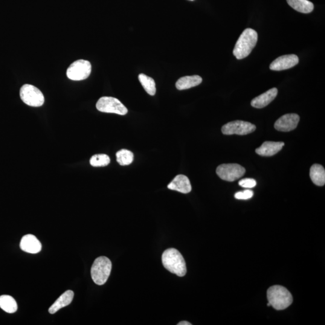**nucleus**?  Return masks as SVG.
<instances>
[{
  "mask_svg": "<svg viewBox=\"0 0 325 325\" xmlns=\"http://www.w3.org/2000/svg\"><path fill=\"white\" fill-rule=\"evenodd\" d=\"M112 262L106 257H100L93 263L91 277L94 282L101 286L107 282L112 270Z\"/></svg>",
  "mask_w": 325,
  "mask_h": 325,
  "instance_id": "obj_4",
  "label": "nucleus"
},
{
  "mask_svg": "<svg viewBox=\"0 0 325 325\" xmlns=\"http://www.w3.org/2000/svg\"><path fill=\"white\" fill-rule=\"evenodd\" d=\"M110 159L106 155H96L90 160V164L94 167H103L109 164Z\"/></svg>",
  "mask_w": 325,
  "mask_h": 325,
  "instance_id": "obj_23",
  "label": "nucleus"
},
{
  "mask_svg": "<svg viewBox=\"0 0 325 325\" xmlns=\"http://www.w3.org/2000/svg\"><path fill=\"white\" fill-rule=\"evenodd\" d=\"M267 297L271 307L277 310H283L291 306L293 297L288 290L281 286H274L268 289Z\"/></svg>",
  "mask_w": 325,
  "mask_h": 325,
  "instance_id": "obj_3",
  "label": "nucleus"
},
{
  "mask_svg": "<svg viewBox=\"0 0 325 325\" xmlns=\"http://www.w3.org/2000/svg\"><path fill=\"white\" fill-rule=\"evenodd\" d=\"M202 78L199 75H192V76H185L179 78L176 81V88L179 91L188 89L193 87L198 86L202 83Z\"/></svg>",
  "mask_w": 325,
  "mask_h": 325,
  "instance_id": "obj_17",
  "label": "nucleus"
},
{
  "mask_svg": "<svg viewBox=\"0 0 325 325\" xmlns=\"http://www.w3.org/2000/svg\"><path fill=\"white\" fill-rule=\"evenodd\" d=\"M97 109L104 113H115L120 115H126L128 110L117 98L110 97L101 98L97 103Z\"/></svg>",
  "mask_w": 325,
  "mask_h": 325,
  "instance_id": "obj_7",
  "label": "nucleus"
},
{
  "mask_svg": "<svg viewBox=\"0 0 325 325\" xmlns=\"http://www.w3.org/2000/svg\"><path fill=\"white\" fill-rule=\"evenodd\" d=\"M245 167L236 163L222 164L217 167L216 173L220 178L233 182L245 175Z\"/></svg>",
  "mask_w": 325,
  "mask_h": 325,
  "instance_id": "obj_8",
  "label": "nucleus"
},
{
  "mask_svg": "<svg viewBox=\"0 0 325 325\" xmlns=\"http://www.w3.org/2000/svg\"><path fill=\"white\" fill-rule=\"evenodd\" d=\"M91 70V64L89 61L78 60L69 66L66 71V75L71 80H83L89 77Z\"/></svg>",
  "mask_w": 325,
  "mask_h": 325,
  "instance_id": "obj_6",
  "label": "nucleus"
},
{
  "mask_svg": "<svg viewBox=\"0 0 325 325\" xmlns=\"http://www.w3.org/2000/svg\"><path fill=\"white\" fill-rule=\"evenodd\" d=\"M256 130V126L248 122L235 121L226 124L222 128V132L225 135H246Z\"/></svg>",
  "mask_w": 325,
  "mask_h": 325,
  "instance_id": "obj_9",
  "label": "nucleus"
},
{
  "mask_svg": "<svg viewBox=\"0 0 325 325\" xmlns=\"http://www.w3.org/2000/svg\"><path fill=\"white\" fill-rule=\"evenodd\" d=\"M139 80L148 94L152 96L156 94V83L153 78L145 74H141L139 75Z\"/></svg>",
  "mask_w": 325,
  "mask_h": 325,
  "instance_id": "obj_21",
  "label": "nucleus"
},
{
  "mask_svg": "<svg viewBox=\"0 0 325 325\" xmlns=\"http://www.w3.org/2000/svg\"><path fill=\"white\" fill-rule=\"evenodd\" d=\"M20 97L27 105L40 107L44 103L45 98L41 91L36 87L26 84L20 89Z\"/></svg>",
  "mask_w": 325,
  "mask_h": 325,
  "instance_id": "obj_5",
  "label": "nucleus"
},
{
  "mask_svg": "<svg viewBox=\"0 0 325 325\" xmlns=\"http://www.w3.org/2000/svg\"><path fill=\"white\" fill-rule=\"evenodd\" d=\"M169 189L179 191L182 193H188L191 190L189 179L184 175H178L175 177L170 183L167 185Z\"/></svg>",
  "mask_w": 325,
  "mask_h": 325,
  "instance_id": "obj_13",
  "label": "nucleus"
},
{
  "mask_svg": "<svg viewBox=\"0 0 325 325\" xmlns=\"http://www.w3.org/2000/svg\"><path fill=\"white\" fill-rule=\"evenodd\" d=\"M190 1H193V0H190Z\"/></svg>",
  "mask_w": 325,
  "mask_h": 325,
  "instance_id": "obj_27",
  "label": "nucleus"
},
{
  "mask_svg": "<svg viewBox=\"0 0 325 325\" xmlns=\"http://www.w3.org/2000/svg\"><path fill=\"white\" fill-rule=\"evenodd\" d=\"M0 308L7 313H14L18 310V305L10 296L2 295L0 297Z\"/></svg>",
  "mask_w": 325,
  "mask_h": 325,
  "instance_id": "obj_20",
  "label": "nucleus"
},
{
  "mask_svg": "<svg viewBox=\"0 0 325 325\" xmlns=\"http://www.w3.org/2000/svg\"><path fill=\"white\" fill-rule=\"evenodd\" d=\"M239 184L240 186L244 188H253L256 186L257 182L254 179L245 178L240 180Z\"/></svg>",
  "mask_w": 325,
  "mask_h": 325,
  "instance_id": "obj_25",
  "label": "nucleus"
},
{
  "mask_svg": "<svg viewBox=\"0 0 325 325\" xmlns=\"http://www.w3.org/2000/svg\"><path fill=\"white\" fill-rule=\"evenodd\" d=\"M300 120V116L295 113L284 115L275 122L274 127L278 131L289 132L297 127Z\"/></svg>",
  "mask_w": 325,
  "mask_h": 325,
  "instance_id": "obj_10",
  "label": "nucleus"
},
{
  "mask_svg": "<svg viewBox=\"0 0 325 325\" xmlns=\"http://www.w3.org/2000/svg\"><path fill=\"white\" fill-rule=\"evenodd\" d=\"M162 263L168 271L178 277L186 274L187 268L183 257L177 249L170 248L162 254Z\"/></svg>",
  "mask_w": 325,
  "mask_h": 325,
  "instance_id": "obj_1",
  "label": "nucleus"
},
{
  "mask_svg": "<svg viewBox=\"0 0 325 325\" xmlns=\"http://www.w3.org/2000/svg\"><path fill=\"white\" fill-rule=\"evenodd\" d=\"M253 196V191L246 190L242 191H238L235 194L234 197L237 199L247 200L251 199Z\"/></svg>",
  "mask_w": 325,
  "mask_h": 325,
  "instance_id": "obj_24",
  "label": "nucleus"
},
{
  "mask_svg": "<svg viewBox=\"0 0 325 325\" xmlns=\"http://www.w3.org/2000/svg\"><path fill=\"white\" fill-rule=\"evenodd\" d=\"M20 248L27 253L37 254L41 251L42 245L35 236L27 234L22 238Z\"/></svg>",
  "mask_w": 325,
  "mask_h": 325,
  "instance_id": "obj_12",
  "label": "nucleus"
},
{
  "mask_svg": "<svg viewBox=\"0 0 325 325\" xmlns=\"http://www.w3.org/2000/svg\"><path fill=\"white\" fill-rule=\"evenodd\" d=\"M287 3L294 9L303 13H310L314 10V4L309 0H287Z\"/></svg>",
  "mask_w": 325,
  "mask_h": 325,
  "instance_id": "obj_19",
  "label": "nucleus"
},
{
  "mask_svg": "<svg viewBox=\"0 0 325 325\" xmlns=\"http://www.w3.org/2000/svg\"><path fill=\"white\" fill-rule=\"evenodd\" d=\"M284 145V142H265L255 150V152L261 156L271 157L280 152Z\"/></svg>",
  "mask_w": 325,
  "mask_h": 325,
  "instance_id": "obj_14",
  "label": "nucleus"
},
{
  "mask_svg": "<svg viewBox=\"0 0 325 325\" xmlns=\"http://www.w3.org/2000/svg\"><path fill=\"white\" fill-rule=\"evenodd\" d=\"M278 94V89L272 88L264 94L255 98L251 101V106L257 109H262L269 105L275 100Z\"/></svg>",
  "mask_w": 325,
  "mask_h": 325,
  "instance_id": "obj_15",
  "label": "nucleus"
},
{
  "mask_svg": "<svg viewBox=\"0 0 325 325\" xmlns=\"http://www.w3.org/2000/svg\"><path fill=\"white\" fill-rule=\"evenodd\" d=\"M191 325L192 324L186 321H182L181 322H179V324H178V325Z\"/></svg>",
  "mask_w": 325,
  "mask_h": 325,
  "instance_id": "obj_26",
  "label": "nucleus"
},
{
  "mask_svg": "<svg viewBox=\"0 0 325 325\" xmlns=\"http://www.w3.org/2000/svg\"><path fill=\"white\" fill-rule=\"evenodd\" d=\"M257 40V32L252 28H246L243 31L235 45L234 56L239 60L248 57L256 45Z\"/></svg>",
  "mask_w": 325,
  "mask_h": 325,
  "instance_id": "obj_2",
  "label": "nucleus"
},
{
  "mask_svg": "<svg viewBox=\"0 0 325 325\" xmlns=\"http://www.w3.org/2000/svg\"><path fill=\"white\" fill-rule=\"evenodd\" d=\"M74 296V292L72 290H68L64 293L49 309V313L53 315L62 308L69 306L72 303Z\"/></svg>",
  "mask_w": 325,
  "mask_h": 325,
  "instance_id": "obj_16",
  "label": "nucleus"
},
{
  "mask_svg": "<svg viewBox=\"0 0 325 325\" xmlns=\"http://www.w3.org/2000/svg\"><path fill=\"white\" fill-rule=\"evenodd\" d=\"M299 63V58L295 54L284 55L277 58L270 65L272 71H280L294 67Z\"/></svg>",
  "mask_w": 325,
  "mask_h": 325,
  "instance_id": "obj_11",
  "label": "nucleus"
},
{
  "mask_svg": "<svg viewBox=\"0 0 325 325\" xmlns=\"http://www.w3.org/2000/svg\"><path fill=\"white\" fill-rule=\"evenodd\" d=\"M310 178L313 183L318 186H323L325 184V170L321 164H315L310 168Z\"/></svg>",
  "mask_w": 325,
  "mask_h": 325,
  "instance_id": "obj_18",
  "label": "nucleus"
},
{
  "mask_svg": "<svg viewBox=\"0 0 325 325\" xmlns=\"http://www.w3.org/2000/svg\"><path fill=\"white\" fill-rule=\"evenodd\" d=\"M117 161L121 166H127L132 164L134 160V155L130 151L121 150L117 153Z\"/></svg>",
  "mask_w": 325,
  "mask_h": 325,
  "instance_id": "obj_22",
  "label": "nucleus"
}]
</instances>
